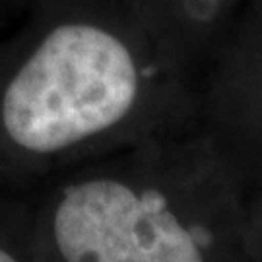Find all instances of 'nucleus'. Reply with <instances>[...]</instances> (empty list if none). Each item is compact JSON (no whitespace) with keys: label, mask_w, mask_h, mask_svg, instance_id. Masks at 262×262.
<instances>
[{"label":"nucleus","mask_w":262,"mask_h":262,"mask_svg":"<svg viewBox=\"0 0 262 262\" xmlns=\"http://www.w3.org/2000/svg\"><path fill=\"white\" fill-rule=\"evenodd\" d=\"M0 262H41L37 258V254L31 247V254L26 256L24 253H19L18 249L10 247V245H2L0 243Z\"/></svg>","instance_id":"nucleus-6"},{"label":"nucleus","mask_w":262,"mask_h":262,"mask_svg":"<svg viewBox=\"0 0 262 262\" xmlns=\"http://www.w3.org/2000/svg\"><path fill=\"white\" fill-rule=\"evenodd\" d=\"M28 4L29 0H0V19L14 14H21Z\"/></svg>","instance_id":"nucleus-7"},{"label":"nucleus","mask_w":262,"mask_h":262,"mask_svg":"<svg viewBox=\"0 0 262 262\" xmlns=\"http://www.w3.org/2000/svg\"><path fill=\"white\" fill-rule=\"evenodd\" d=\"M0 43V177L51 181L198 122V82L130 0H29Z\"/></svg>","instance_id":"nucleus-1"},{"label":"nucleus","mask_w":262,"mask_h":262,"mask_svg":"<svg viewBox=\"0 0 262 262\" xmlns=\"http://www.w3.org/2000/svg\"><path fill=\"white\" fill-rule=\"evenodd\" d=\"M247 247L253 262H262V181L254 185L247 200Z\"/></svg>","instance_id":"nucleus-5"},{"label":"nucleus","mask_w":262,"mask_h":262,"mask_svg":"<svg viewBox=\"0 0 262 262\" xmlns=\"http://www.w3.org/2000/svg\"><path fill=\"white\" fill-rule=\"evenodd\" d=\"M161 49L196 82L243 0H130Z\"/></svg>","instance_id":"nucleus-4"},{"label":"nucleus","mask_w":262,"mask_h":262,"mask_svg":"<svg viewBox=\"0 0 262 262\" xmlns=\"http://www.w3.org/2000/svg\"><path fill=\"white\" fill-rule=\"evenodd\" d=\"M251 188L198 121L51 179L41 262H253Z\"/></svg>","instance_id":"nucleus-2"},{"label":"nucleus","mask_w":262,"mask_h":262,"mask_svg":"<svg viewBox=\"0 0 262 262\" xmlns=\"http://www.w3.org/2000/svg\"><path fill=\"white\" fill-rule=\"evenodd\" d=\"M198 119L249 188L262 181V0H243L198 82Z\"/></svg>","instance_id":"nucleus-3"}]
</instances>
